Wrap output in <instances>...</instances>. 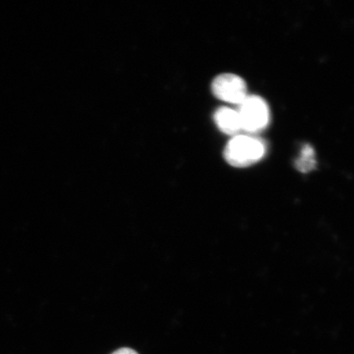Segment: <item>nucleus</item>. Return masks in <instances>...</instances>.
Instances as JSON below:
<instances>
[{
	"mask_svg": "<svg viewBox=\"0 0 354 354\" xmlns=\"http://www.w3.org/2000/svg\"><path fill=\"white\" fill-rule=\"evenodd\" d=\"M266 150L263 140L239 134L225 146L224 157L230 165L246 167L260 161L264 157Z\"/></svg>",
	"mask_w": 354,
	"mask_h": 354,
	"instance_id": "obj_1",
	"label": "nucleus"
},
{
	"mask_svg": "<svg viewBox=\"0 0 354 354\" xmlns=\"http://www.w3.org/2000/svg\"><path fill=\"white\" fill-rule=\"evenodd\" d=\"M315 151L310 145H305L297 160L295 161V167L302 172H308L315 168L316 166Z\"/></svg>",
	"mask_w": 354,
	"mask_h": 354,
	"instance_id": "obj_5",
	"label": "nucleus"
},
{
	"mask_svg": "<svg viewBox=\"0 0 354 354\" xmlns=\"http://www.w3.org/2000/svg\"><path fill=\"white\" fill-rule=\"evenodd\" d=\"M242 131L259 132L268 127L270 120L269 108L266 101L257 95H248L238 105Z\"/></svg>",
	"mask_w": 354,
	"mask_h": 354,
	"instance_id": "obj_2",
	"label": "nucleus"
},
{
	"mask_svg": "<svg viewBox=\"0 0 354 354\" xmlns=\"http://www.w3.org/2000/svg\"><path fill=\"white\" fill-rule=\"evenodd\" d=\"M212 91L216 98L237 105L248 96L245 81L232 73L221 74L216 77L212 82Z\"/></svg>",
	"mask_w": 354,
	"mask_h": 354,
	"instance_id": "obj_3",
	"label": "nucleus"
},
{
	"mask_svg": "<svg viewBox=\"0 0 354 354\" xmlns=\"http://www.w3.org/2000/svg\"><path fill=\"white\" fill-rule=\"evenodd\" d=\"M112 354H139L134 349L130 348H122L118 349V351L113 352Z\"/></svg>",
	"mask_w": 354,
	"mask_h": 354,
	"instance_id": "obj_6",
	"label": "nucleus"
},
{
	"mask_svg": "<svg viewBox=\"0 0 354 354\" xmlns=\"http://www.w3.org/2000/svg\"><path fill=\"white\" fill-rule=\"evenodd\" d=\"M214 120L221 131L236 136L242 131L240 116L237 110L223 107L216 111Z\"/></svg>",
	"mask_w": 354,
	"mask_h": 354,
	"instance_id": "obj_4",
	"label": "nucleus"
}]
</instances>
